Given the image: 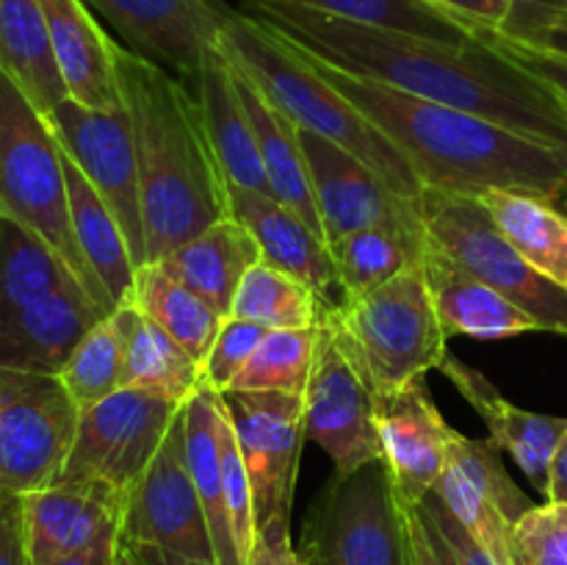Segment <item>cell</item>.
Here are the masks:
<instances>
[{"instance_id": "obj_1", "label": "cell", "mask_w": 567, "mask_h": 565, "mask_svg": "<svg viewBox=\"0 0 567 565\" xmlns=\"http://www.w3.org/2000/svg\"><path fill=\"white\" fill-rule=\"evenodd\" d=\"M244 11L338 70L471 111L535 142L567 147V105L476 33L471 42L449 44L358 25L286 0H244Z\"/></svg>"}, {"instance_id": "obj_2", "label": "cell", "mask_w": 567, "mask_h": 565, "mask_svg": "<svg viewBox=\"0 0 567 565\" xmlns=\"http://www.w3.org/2000/svg\"><path fill=\"white\" fill-rule=\"evenodd\" d=\"M293 48L365 120L385 133L388 142L413 166L421 188L465 197L520 192L554 203L567 192V147L535 142L471 111L413 97L388 83L352 75L299 44Z\"/></svg>"}, {"instance_id": "obj_3", "label": "cell", "mask_w": 567, "mask_h": 565, "mask_svg": "<svg viewBox=\"0 0 567 565\" xmlns=\"http://www.w3.org/2000/svg\"><path fill=\"white\" fill-rule=\"evenodd\" d=\"M116 81L136 150L147 264H158L216 219L230 216L227 181L192 86L125 44L116 48Z\"/></svg>"}, {"instance_id": "obj_4", "label": "cell", "mask_w": 567, "mask_h": 565, "mask_svg": "<svg viewBox=\"0 0 567 565\" xmlns=\"http://www.w3.org/2000/svg\"><path fill=\"white\" fill-rule=\"evenodd\" d=\"M219 50L258 83L260 92L299 131L330 138L371 166L393 192L410 199L419 197L421 183L408 158L374 122L365 120L330 81H324L286 37L271 31L249 11L225 6Z\"/></svg>"}, {"instance_id": "obj_5", "label": "cell", "mask_w": 567, "mask_h": 565, "mask_svg": "<svg viewBox=\"0 0 567 565\" xmlns=\"http://www.w3.org/2000/svg\"><path fill=\"white\" fill-rule=\"evenodd\" d=\"M0 210L42 238L105 314L114 310L75 242L64 153L48 120L6 72H0Z\"/></svg>"}, {"instance_id": "obj_6", "label": "cell", "mask_w": 567, "mask_h": 565, "mask_svg": "<svg viewBox=\"0 0 567 565\" xmlns=\"http://www.w3.org/2000/svg\"><path fill=\"white\" fill-rule=\"evenodd\" d=\"M321 321L352 355L374 393L426 380L449 355L421 260L374 291L343 299Z\"/></svg>"}, {"instance_id": "obj_7", "label": "cell", "mask_w": 567, "mask_h": 565, "mask_svg": "<svg viewBox=\"0 0 567 565\" xmlns=\"http://www.w3.org/2000/svg\"><path fill=\"white\" fill-rule=\"evenodd\" d=\"M419 205L432 247L502 291L537 321L540 332L567 336V288L535 269L504 238L480 197L421 188Z\"/></svg>"}, {"instance_id": "obj_8", "label": "cell", "mask_w": 567, "mask_h": 565, "mask_svg": "<svg viewBox=\"0 0 567 565\" xmlns=\"http://www.w3.org/2000/svg\"><path fill=\"white\" fill-rule=\"evenodd\" d=\"M183 404L142 388H120L83 408L59 482L100 485L131 499Z\"/></svg>"}, {"instance_id": "obj_9", "label": "cell", "mask_w": 567, "mask_h": 565, "mask_svg": "<svg viewBox=\"0 0 567 565\" xmlns=\"http://www.w3.org/2000/svg\"><path fill=\"white\" fill-rule=\"evenodd\" d=\"M81 408L59 374L6 371L0 391V487L11 493L59 485Z\"/></svg>"}, {"instance_id": "obj_10", "label": "cell", "mask_w": 567, "mask_h": 565, "mask_svg": "<svg viewBox=\"0 0 567 565\" xmlns=\"http://www.w3.org/2000/svg\"><path fill=\"white\" fill-rule=\"evenodd\" d=\"M305 546L321 565H410L408 526L382 460L352 474H332Z\"/></svg>"}, {"instance_id": "obj_11", "label": "cell", "mask_w": 567, "mask_h": 565, "mask_svg": "<svg viewBox=\"0 0 567 565\" xmlns=\"http://www.w3.org/2000/svg\"><path fill=\"white\" fill-rule=\"evenodd\" d=\"M44 120L66 158L81 170V175L116 216L136 269L147 264L142 188L127 111H92L64 100Z\"/></svg>"}, {"instance_id": "obj_12", "label": "cell", "mask_w": 567, "mask_h": 565, "mask_svg": "<svg viewBox=\"0 0 567 565\" xmlns=\"http://www.w3.org/2000/svg\"><path fill=\"white\" fill-rule=\"evenodd\" d=\"M305 399V435L332 460L336 476L382 460L374 424V391L336 332L321 321Z\"/></svg>"}, {"instance_id": "obj_13", "label": "cell", "mask_w": 567, "mask_h": 565, "mask_svg": "<svg viewBox=\"0 0 567 565\" xmlns=\"http://www.w3.org/2000/svg\"><path fill=\"white\" fill-rule=\"evenodd\" d=\"M221 397L252 482L258 530L271 521H291L299 458L308 441L305 399L266 391H230Z\"/></svg>"}, {"instance_id": "obj_14", "label": "cell", "mask_w": 567, "mask_h": 565, "mask_svg": "<svg viewBox=\"0 0 567 565\" xmlns=\"http://www.w3.org/2000/svg\"><path fill=\"white\" fill-rule=\"evenodd\" d=\"M122 541L144 543L177 557L216 563L208 518L188 471L186 410L177 413L158 454L127 499Z\"/></svg>"}, {"instance_id": "obj_15", "label": "cell", "mask_w": 567, "mask_h": 565, "mask_svg": "<svg viewBox=\"0 0 567 565\" xmlns=\"http://www.w3.org/2000/svg\"><path fill=\"white\" fill-rule=\"evenodd\" d=\"M327 244L365 227L424 233L419 197L393 192L371 166L319 133L299 131Z\"/></svg>"}, {"instance_id": "obj_16", "label": "cell", "mask_w": 567, "mask_h": 565, "mask_svg": "<svg viewBox=\"0 0 567 565\" xmlns=\"http://www.w3.org/2000/svg\"><path fill=\"white\" fill-rule=\"evenodd\" d=\"M131 53L197 86L210 50L219 44L221 0H86Z\"/></svg>"}, {"instance_id": "obj_17", "label": "cell", "mask_w": 567, "mask_h": 565, "mask_svg": "<svg viewBox=\"0 0 567 565\" xmlns=\"http://www.w3.org/2000/svg\"><path fill=\"white\" fill-rule=\"evenodd\" d=\"M374 424L393 493L399 502L421 504L446 469L454 432L432 402L426 380L374 393Z\"/></svg>"}, {"instance_id": "obj_18", "label": "cell", "mask_w": 567, "mask_h": 565, "mask_svg": "<svg viewBox=\"0 0 567 565\" xmlns=\"http://www.w3.org/2000/svg\"><path fill=\"white\" fill-rule=\"evenodd\" d=\"M103 316L105 310L81 286L59 288L0 314V369L59 374L78 341Z\"/></svg>"}, {"instance_id": "obj_19", "label": "cell", "mask_w": 567, "mask_h": 565, "mask_svg": "<svg viewBox=\"0 0 567 565\" xmlns=\"http://www.w3.org/2000/svg\"><path fill=\"white\" fill-rule=\"evenodd\" d=\"M25 499V541L31 565H53L86 552L109 535H122L127 499L100 485L59 482Z\"/></svg>"}, {"instance_id": "obj_20", "label": "cell", "mask_w": 567, "mask_h": 565, "mask_svg": "<svg viewBox=\"0 0 567 565\" xmlns=\"http://www.w3.org/2000/svg\"><path fill=\"white\" fill-rule=\"evenodd\" d=\"M227 214L252 233L266 264L308 282L327 310L343 302L330 244L297 210L269 194L227 186Z\"/></svg>"}, {"instance_id": "obj_21", "label": "cell", "mask_w": 567, "mask_h": 565, "mask_svg": "<svg viewBox=\"0 0 567 565\" xmlns=\"http://www.w3.org/2000/svg\"><path fill=\"white\" fill-rule=\"evenodd\" d=\"M437 371L480 413L487 432H491L487 441L496 443L502 452H507L515 460V465L524 471L526 480L546 496L554 454H557L567 432V419L535 413V410H524L518 404L507 402L502 391L480 369L454 358V355H446Z\"/></svg>"}, {"instance_id": "obj_22", "label": "cell", "mask_w": 567, "mask_h": 565, "mask_svg": "<svg viewBox=\"0 0 567 565\" xmlns=\"http://www.w3.org/2000/svg\"><path fill=\"white\" fill-rule=\"evenodd\" d=\"M48 20L55 64L72 103L92 111L122 109L116 48L86 0H39Z\"/></svg>"}, {"instance_id": "obj_23", "label": "cell", "mask_w": 567, "mask_h": 565, "mask_svg": "<svg viewBox=\"0 0 567 565\" xmlns=\"http://www.w3.org/2000/svg\"><path fill=\"white\" fill-rule=\"evenodd\" d=\"M421 264H424L432 305H435L437 321L446 338L468 336L480 341H504L524 332H540L529 314L509 302L502 291L454 264L441 249L432 247L430 238H426Z\"/></svg>"}, {"instance_id": "obj_24", "label": "cell", "mask_w": 567, "mask_h": 565, "mask_svg": "<svg viewBox=\"0 0 567 565\" xmlns=\"http://www.w3.org/2000/svg\"><path fill=\"white\" fill-rule=\"evenodd\" d=\"M194 94H197L199 114H203L205 136H208L227 186L269 194V181H266L264 161H260L258 142H255L252 122H249L236 86V70L219 50V44L205 59Z\"/></svg>"}, {"instance_id": "obj_25", "label": "cell", "mask_w": 567, "mask_h": 565, "mask_svg": "<svg viewBox=\"0 0 567 565\" xmlns=\"http://www.w3.org/2000/svg\"><path fill=\"white\" fill-rule=\"evenodd\" d=\"M260 260L264 255L252 233L236 216H221L192 242L172 249L158 266L227 319L244 275Z\"/></svg>"}, {"instance_id": "obj_26", "label": "cell", "mask_w": 567, "mask_h": 565, "mask_svg": "<svg viewBox=\"0 0 567 565\" xmlns=\"http://www.w3.org/2000/svg\"><path fill=\"white\" fill-rule=\"evenodd\" d=\"M233 70H236L238 94H241L244 109H247L249 122H252L255 142H258L266 181H269V197L280 199L282 205L297 210L313 230L324 236L319 208H316L313 186H310L308 158H305L299 127L260 92L258 83L241 66L233 64Z\"/></svg>"}, {"instance_id": "obj_27", "label": "cell", "mask_w": 567, "mask_h": 565, "mask_svg": "<svg viewBox=\"0 0 567 565\" xmlns=\"http://www.w3.org/2000/svg\"><path fill=\"white\" fill-rule=\"evenodd\" d=\"M0 72L42 116L70 100L39 0H0Z\"/></svg>"}, {"instance_id": "obj_28", "label": "cell", "mask_w": 567, "mask_h": 565, "mask_svg": "<svg viewBox=\"0 0 567 565\" xmlns=\"http://www.w3.org/2000/svg\"><path fill=\"white\" fill-rule=\"evenodd\" d=\"M186 458L208 518L216 565H247L233 535L221 469V393L199 388L186 402Z\"/></svg>"}, {"instance_id": "obj_29", "label": "cell", "mask_w": 567, "mask_h": 565, "mask_svg": "<svg viewBox=\"0 0 567 565\" xmlns=\"http://www.w3.org/2000/svg\"><path fill=\"white\" fill-rule=\"evenodd\" d=\"M64 153V150H61ZM66 192H70V214L75 242L81 247L83 258L92 266L94 277L109 294L111 305H122L131 299L133 280H136V264L131 258V247L122 233L120 222L111 214L92 183L81 175L75 164L64 155Z\"/></svg>"}, {"instance_id": "obj_30", "label": "cell", "mask_w": 567, "mask_h": 565, "mask_svg": "<svg viewBox=\"0 0 567 565\" xmlns=\"http://www.w3.org/2000/svg\"><path fill=\"white\" fill-rule=\"evenodd\" d=\"M480 203L509 244L535 269L567 288V214L554 199L520 192H485Z\"/></svg>"}, {"instance_id": "obj_31", "label": "cell", "mask_w": 567, "mask_h": 565, "mask_svg": "<svg viewBox=\"0 0 567 565\" xmlns=\"http://www.w3.org/2000/svg\"><path fill=\"white\" fill-rule=\"evenodd\" d=\"M127 302L136 305L138 314H144L161 330L169 332L199 363L205 360L221 321H225V316L216 314L203 297H197L181 280H175L158 264L138 266Z\"/></svg>"}, {"instance_id": "obj_32", "label": "cell", "mask_w": 567, "mask_h": 565, "mask_svg": "<svg viewBox=\"0 0 567 565\" xmlns=\"http://www.w3.org/2000/svg\"><path fill=\"white\" fill-rule=\"evenodd\" d=\"M136 319V305H116L78 341L66 363L61 366L59 380L64 382V388L81 410L122 388L127 343H131Z\"/></svg>"}, {"instance_id": "obj_33", "label": "cell", "mask_w": 567, "mask_h": 565, "mask_svg": "<svg viewBox=\"0 0 567 565\" xmlns=\"http://www.w3.org/2000/svg\"><path fill=\"white\" fill-rule=\"evenodd\" d=\"M426 230L408 233L393 227H365L330 242L343 299L374 291L382 282L415 266L424 255Z\"/></svg>"}, {"instance_id": "obj_34", "label": "cell", "mask_w": 567, "mask_h": 565, "mask_svg": "<svg viewBox=\"0 0 567 565\" xmlns=\"http://www.w3.org/2000/svg\"><path fill=\"white\" fill-rule=\"evenodd\" d=\"M66 286H81L64 260L28 227L0 210V314Z\"/></svg>"}, {"instance_id": "obj_35", "label": "cell", "mask_w": 567, "mask_h": 565, "mask_svg": "<svg viewBox=\"0 0 567 565\" xmlns=\"http://www.w3.org/2000/svg\"><path fill=\"white\" fill-rule=\"evenodd\" d=\"M324 314L327 305L308 282L260 260L244 275L230 316L266 330H310L321 325Z\"/></svg>"}, {"instance_id": "obj_36", "label": "cell", "mask_w": 567, "mask_h": 565, "mask_svg": "<svg viewBox=\"0 0 567 565\" xmlns=\"http://www.w3.org/2000/svg\"><path fill=\"white\" fill-rule=\"evenodd\" d=\"M133 305V302H131ZM199 363L169 332L138 314L122 371V388H142L161 397L188 402L199 391Z\"/></svg>"}, {"instance_id": "obj_37", "label": "cell", "mask_w": 567, "mask_h": 565, "mask_svg": "<svg viewBox=\"0 0 567 565\" xmlns=\"http://www.w3.org/2000/svg\"><path fill=\"white\" fill-rule=\"evenodd\" d=\"M286 3L305 6L358 25L413 33L449 44H465L474 39V25L457 20L430 0H286Z\"/></svg>"}, {"instance_id": "obj_38", "label": "cell", "mask_w": 567, "mask_h": 565, "mask_svg": "<svg viewBox=\"0 0 567 565\" xmlns=\"http://www.w3.org/2000/svg\"><path fill=\"white\" fill-rule=\"evenodd\" d=\"M319 327L310 330H266L249 363L230 391H266L302 397L316 360ZM227 391V393H230Z\"/></svg>"}, {"instance_id": "obj_39", "label": "cell", "mask_w": 567, "mask_h": 565, "mask_svg": "<svg viewBox=\"0 0 567 565\" xmlns=\"http://www.w3.org/2000/svg\"><path fill=\"white\" fill-rule=\"evenodd\" d=\"M432 493L452 510L454 518L471 532V537L482 548L491 552V557L498 565H513V521L463 471L446 463V469L437 476Z\"/></svg>"}, {"instance_id": "obj_40", "label": "cell", "mask_w": 567, "mask_h": 565, "mask_svg": "<svg viewBox=\"0 0 567 565\" xmlns=\"http://www.w3.org/2000/svg\"><path fill=\"white\" fill-rule=\"evenodd\" d=\"M446 463H452L454 469L463 471L485 496L493 499V504H496L513 524L532 507L529 496L515 485L513 476L504 469L502 449H498L496 443L476 441V438H468L463 435V432L454 430L452 441H449Z\"/></svg>"}, {"instance_id": "obj_41", "label": "cell", "mask_w": 567, "mask_h": 565, "mask_svg": "<svg viewBox=\"0 0 567 565\" xmlns=\"http://www.w3.org/2000/svg\"><path fill=\"white\" fill-rule=\"evenodd\" d=\"M221 469H225V502L230 515L233 535H236L238 552L244 563H249L255 537H258V521H255V496L249 482L247 465H244L241 449H238L236 432H233L230 415H227L225 397H221Z\"/></svg>"}, {"instance_id": "obj_42", "label": "cell", "mask_w": 567, "mask_h": 565, "mask_svg": "<svg viewBox=\"0 0 567 565\" xmlns=\"http://www.w3.org/2000/svg\"><path fill=\"white\" fill-rule=\"evenodd\" d=\"M264 336L266 327L247 319H236V316H227L203 360L199 388H208V391L216 393L230 391V386L241 374L244 366L249 363V358H252V352L258 349Z\"/></svg>"}, {"instance_id": "obj_43", "label": "cell", "mask_w": 567, "mask_h": 565, "mask_svg": "<svg viewBox=\"0 0 567 565\" xmlns=\"http://www.w3.org/2000/svg\"><path fill=\"white\" fill-rule=\"evenodd\" d=\"M513 548L537 565H567V502L532 504L513 524Z\"/></svg>"}, {"instance_id": "obj_44", "label": "cell", "mask_w": 567, "mask_h": 565, "mask_svg": "<svg viewBox=\"0 0 567 565\" xmlns=\"http://www.w3.org/2000/svg\"><path fill=\"white\" fill-rule=\"evenodd\" d=\"M419 513L424 518L426 530H430L432 541H435L437 552L443 554L449 565H498L496 559L491 557L487 548H482L480 543L471 537V532L460 524L452 515V510L430 493L424 502L419 504Z\"/></svg>"}, {"instance_id": "obj_45", "label": "cell", "mask_w": 567, "mask_h": 565, "mask_svg": "<svg viewBox=\"0 0 567 565\" xmlns=\"http://www.w3.org/2000/svg\"><path fill=\"white\" fill-rule=\"evenodd\" d=\"M474 33L480 39H485L493 50H498V53L507 55L509 61H515V64L524 66L526 72H532L537 81L546 83V86L567 105V59L532 48V44L518 42V39L504 37V33L493 31V28H474Z\"/></svg>"}, {"instance_id": "obj_46", "label": "cell", "mask_w": 567, "mask_h": 565, "mask_svg": "<svg viewBox=\"0 0 567 565\" xmlns=\"http://www.w3.org/2000/svg\"><path fill=\"white\" fill-rule=\"evenodd\" d=\"M0 565H31L25 541V499L0 487Z\"/></svg>"}, {"instance_id": "obj_47", "label": "cell", "mask_w": 567, "mask_h": 565, "mask_svg": "<svg viewBox=\"0 0 567 565\" xmlns=\"http://www.w3.org/2000/svg\"><path fill=\"white\" fill-rule=\"evenodd\" d=\"M247 565H305L291 543V521H271L260 526Z\"/></svg>"}, {"instance_id": "obj_48", "label": "cell", "mask_w": 567, "mask_h": 565, "mask_svg": "<svg viewBox=\"0 0 567 565\" xmlns=\"http://www.w3.org/2000/svg\"><path fill=\"white\" fill-rule=\"evenodd\" d=\"M430 3L441 6L443 11L468 22V25L493 28V31H498L513 11L509 0H430Z\"/></svg>"}, {"instance_id": "obj_49", "label": "cell", "mask_w": 567, "mask_h": 565, "mask_svg": "<svg viewBox=\"0 0 567 565\" xmlns=\"http://www.w3.org/2000/svg\"><path fill=\"white\" fill-rule=\"evenodd\" d=\"M402 504L404 526H408V563L410 565H446V559L437 552L430 530L419 513V504Z\"/></svg>"}, {"instance_id": "obj_50", "label": "cell", "mask_w": 567, "mask_h": 565, "mask_svg": "<svg viewBox=\"0 0 567 565\" xmlns=\"http://www.w3.org/2000/svg\"><path fill=\"white\" fill-rule=\"evenodd\" d=\"M120 552H122V535H109L100 543H94L92 548H86V552H78L72 554V557L59 559V563L53 565H116Z\"/></svg>"}, {"instance_id": "obj_51", "label": "cell", "mask_w": 567, "mask_h": 565, "mask_svg": "<svg viewBox=\"0 0 567 565\" xmlns=\"http://www.w3.org/2000/svg\"><path fill=\"white\" fill-rule=\"evenodd\" d=\"M125 552L131 557H136L142 565H216V563H203V559H188V557H177V554L161 552L155 546H144V543H125Z\"/></svg>"}, {"instance_id": "obj_52", "label": "cell", "mask_w": 567, "mask_h": 565, "mask_svg": "<svg viewBox=\"0 0 567 565\" xmlns=\"http://www.w3.org/2000/svg\"><path fill=\"white\" fill-rule=\"evenodd\" d=\"M546 499L548 502H567V432H565L563 443H559L557 454H554Z\"/></svg>"}, {"instance_id": "obj_53", "label": "cell", "mask_w": 567, "mask_h": 565, "mask_svg": "<svg viewBox=\"0 0 567 565\" xmlns=\"http://www.w3.org/2000/svg\"><path fill=\"white\" fill-rule=\"evenodd\" d=\"M513 6H567V0H509Z\"/></svg>"}, {"instance_id": "obj_54", "label": "cell", "mask_w": 567, "mask_h": 565, "mask_svg": "<svg viewBox=\"0 0 567 565\" xmlns=\"http://www.w3.org/2000/svg\"><path fill=\"white\" fill-rule=\"evenodd\" d=\"M299 554H302V563H305V565H321L319 557H316V554L310 552V548L305 546V543H302V548H299Z\"/></svg>"}, {"instance_id": "obj_55", "label": "cell", "mask_w": 567, "mask_h": 565, "mask_svg": "<svg viewBox=\"0 0 567 565\" xmlns=\"http://www.w3.org/2000/svg\"><path fill=\"white\" fill-rule=\"evenodd\" d=\"M116 565H142V563H138L136 557H131V554L125 552V546H122V552H120V559H116Z\"/></svg>"}, {"instance_id": "obj_56", "label": "cell", "mask_w": 567, "mask_h": 565, "mask_svg": "<svg viewBox=\"0 0 567 565\" xmlns=\"http://www.w3.org/2000/svg\"><path fill=\"white\" fill-rule=\"evenodd\" d=\"M513 565H537V563H532V559L524 557V554H520L518 548H513Z\"/></svg>"}, {"instance_id": "obj_57", "label": "cell", "mask_w": 567, "mask_h": 565, "mask_svg": "<svg viewBox=\"0 0 567 565\" xmlns=\"http://www.w3.org/2000/svg\"><path fill=\"white\" fill-rule=\"evenodd\" d=\"M3 377H6V369H0V391H3Z\"/></svg>"}, {"instance_id": "obj_58", "label": "cell", "mask_w": 567, "mask_h": 565, "mask_svg": "<svg viewBox=\"0 0 567 565\" xmlns=\"http://www.w3.org/2000/svg\"><path fill=\"white\" fill-rule=\"evenodd\" d=\"M441 557H443V554H441ZM446 565H449V563H446Z\"/></svg>"}]
</instances>
